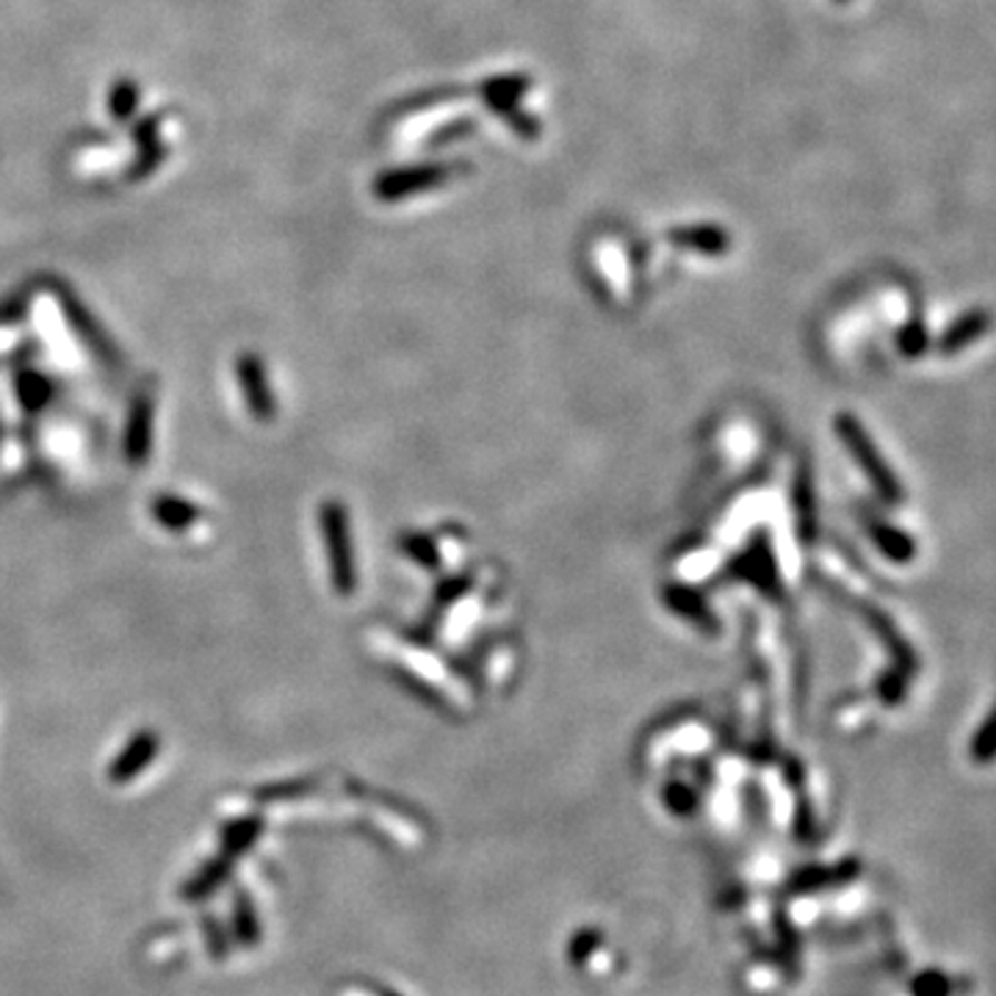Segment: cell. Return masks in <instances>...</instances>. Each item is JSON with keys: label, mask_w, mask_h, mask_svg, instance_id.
Instances as JSON below:
<instances>
[{"label": "cell", "mask_w": 996, "mask_h": 996, "mask_svg": "<svg viewBox=\"0 0 996 996\" xmlns=\"http://www.w3.org/2000/svg\"><path fill=\"white\" fill-rule=\"evenodd\" d=\"M152 443V398L139 396L130 407L128 430H125V454L130 463H145Z\"/></svg>", "instance_id": "5b68a950"}, {"label": "cell", "mask_w": 996, "mask_h": 996, "mask_svg": "<svg viewBox=\"0 0 996 996\" xmlns=\"http://www.w3.org/2000/svg\"><path fill=\"white\" fill-rule=\"evenodd\" d=\"M158 750H161V739L152 731H139L136 737H130L125 742V748L119 750L117 759L108 765V781L111 783H130L134 778H139V772H145L147 767L156 761Z\"/></svg>", "instance_id": "7a4b0ae2"}, {"label": "cell", "mask_w": 996, "mask_h": 996, "mask_svg": "<svg viewBox=\"0 0 996 996\" xmlns=\"http://www.w3.org/2000/svg\"><path fill=\"white\" fill-rule=\"evenodd\" d=\"M236 379L244 398H247L249 413L258 421H269L275 415V394H272L264 363L255 355H241L236 361Z\"/></svg>", "instance_id": "3957f363"}, {"label": "cell", "mask_w": 996, "mask_h": 996, "mask_svg": "<svg viewBox=\"0 0 996 996\" xmlns=\"http://www.w3.org/2000/svg\"><path fill=\"white\" fill-rule=\"evenodd\" d=\"M230 872H233V858H227V856L210 858L208 864H203V867H199L197 872L186 880L184 899H189V903L208 899L214 891H219L221 886L227 884Z\"/></svg>", "instance_id": "8992f818"}, {"label": "cell", "mask_w": 996, "mask_h": 996, "mask_svg": "<svg viewBox=\"0 0 996 996\" xmlns=\"http://www.w3.org/2000/svg\"><path fill=\"white\" fill-rule=\"evenodd\" d=\"M443 180H446V169H441V167L402 169V172H391L379 180L377 195L383 199H398V197L415 195V191L435 189V186L443 184Z\"/></svg>", "instance_id": "277c9868"}, {"label": "cell", "mask_w": 996, "mask_h": 996, "mask_svg": "<svg viewBox=\"0 0 996 996\" xmlns=\"http://www.w3.org/2000/svg\"><path fill=\"white\" fill-rule=\"evenodd\" d=\"M322 534L324 545H327V560L329 571H333V582L338 588V593H352L355 590V562H352V545H349V523H346L344 506L327 501L322 506Z\"/></svg>", "instance_id": "6da1fadb"}, {"label": "cell", "mask_w": 996, "mask_h": 996, "mask_svg": "<svg viewBox=\"0 0 996 996\" xmlns=\"http://www.w3.org/2000/svg\"><path fill=\"white\" fill-rule=\"evenodd\" d=\"M152 517H156L161 526L172 529V532H184V529L195 526V523L203 517L199 506L191 504V501L180 499V496H158L152 501Z\"/></svg>", "instance_id": "52a82bcc"}, {"label": "cell", "mask_w": 996, "mask_h": 996, "mask_svg": "<svg viewBox=\"0 0 996 996\" xmlns=\"http://www.w3.org/2000/svg\"><path fill=\"white\" fill-rule=\"evenodd\" d=\"M203 925H205V938H208L210 955H214L216 960L227 958V936H225V930H221L219 921L210 919V916H205Z\"/></svg>", "instance_id": "7c38bea8"}, {"label": "cell", "mask_w": 996, "mask_h": 996, "mask_svg": "<svg viewBox=\"0 0 996 996\" xmlns=\"http://www.w3.org/2000/svg\"><path fill=\"white\" fill-rule=\"evenodd\" d=\"M22 398H26L28 407L45 404L48 402V383H45L42 377H37V374H28V377L22 379Z\"/></svg>", "instance_id": "4fadbf2b"}, {"label": "cell", "mask_w": 996, "mask_h": 996, "mask_svg": "<svg viewBox=\"0 0 996 996\" xmlns=\"http://www.w3.org/2000/svg\"><path fill=\"white\" fill-rule=\"evenodd\" d=\"M529 81L521 76H501L496 81H491L485 87V98L493 102V106L506 111V108H515V100L526 92Z\"/></svg>", "instance_id": "30bf717a"}, {"label": "cell", "mask_w": 996, "mask_h": 996, "mask_svg": "<svg viewBox=\"0 0 996 996\" xmlns=\"http://www.w3.org/2000/svg\"><path fill=\"white\" fill-rule=\"evenodd\" d=\"M681 247L700 249V253H722L726 249V236L717 227H690V230L673 233Z\"/></svg>", "instance_id": "8fae6325"}, {"label": "cell", "mask_w": 996, "mask_h": 996, "mask_svg": "<svg viewBox=\"0 0 996 996\" xmlns=\"http://www.w3.org/2000/svg\"><path fill=\"white\" fill-rule=\"evenodd\" d=\"M233 936H236V941L244 944V947H253V944L260 941L258 914H255L253 899H249L247 891L241 889H238L236 897H233Z\"/></svg>", "instance_id": "9c48e42d"}, {"label": "cell", "mask_w": 996, "mask_h": 996, "mask_svg": "<svg viewBox=\"0 0 996 996\" xmlns=\"http://www.w3.org/2000/svg\"><path fill=\"white\" fill-rule=\"evenodd\" d=\"M264 830V822L258 817H247V819H233L230 825L221 828V856L227 858H238L244 852L253 850L255 839L260 836Z\"/></svg>", "instance_id": "ba28073f"}]
</instances>
